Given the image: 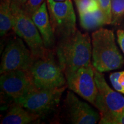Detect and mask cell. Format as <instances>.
Wrapping results in <instances>:
<instances>
[{"label":"cell","mask_w":124,"mask_h":124,"mask_svg":"<svg viewBox=\"0 0 124 124\" xmlns=\"http://www.w3.org/2000/svg\"><path fill=\"white\" fill-rule=\"evenodd\" d=\"M32 19L39 31L45 46L48 48L54 44L55 38L46 1L32 15Z\"/></svg>","instance_id":"obj_12"},{"label":"cell","mask_w":124,"mask_h":124,"mask_svg":"<svg viewBox=\"0 0 124 124\" xmlns=\"http://www.w3.org/2000/svg\"><path fill=\"white\" fill-rule=\"evenodd\" d=\"M98 93L94 106L100 111V124H111L114 118L124 111V97L107 83L102 72L94 67Z\"/></svg>","instance_id":"obj_3"},{"label":"cell","mask_w":124,"mask_h":124,"mask_svg":"<svg viewBox=\"0 0 124 124\" xmlns=\"http://www.w3.org/2000/svg\"><path fill=\"white\" fill-rule=\"evenodd\" d=\"M110 80L114 89L124 94V71L111 73Z\"/></svg>","instance_id":"obj_18"},{"label":"cell","mask_w":124,"mask_h":124,"mask_svg":"<svg viewBox=\"0 0 124 124\" xmlns=\"http://www.w3.org/2000/svg\"><path fill=\"white\" fill-rule=\"evenodd\" d=\"M28 72L33 84L39 89L60 88L66 83L64 72L51 52L35 59Z\"/></svg>","instance_id":"obj_4"},{"label":"cell","mask_w":124,"mask_h":124,"mask_svg":"<svg viewBox=\"0 0 124 124\" xmlns=\"http://www.w3.org/2000/svg\"><path fill=\"white\" fill-rule=\"evenodd\" d=\"M13 28L11 0H1L0 5V33L3 37Z\"/></svg>","instance_id":"obj_15"},{"label":"cell","mask_w":124,"mask_h":124,"mask_svg":"<svg viewBox=\"0 0 124 124\" xmlns=\"http://www.w3.org/2000/svg\"><path fill=\"white\" fill-rule=\"evenodd\" d=\"M65 77L70 89L94 105L98 89L94 78L93 64L65 74Z\"/></svg>","instance_id":"obj_9"},{"label":"cell","mask_w":124,"mask_h":124,"mask_svg":"<svg viewBox=\"0 0 124 124\" xmlns=\"http://www.w3.org/2000/svg\"><path fill=\"white\" fill-rule=\"evenodd\" d=\"M39 116L29 112L21 105L12 106L1 121V124H28L38 121Z\"/></svg>","instance_id":"obj_13"},{"label":"cell","mask_w":124,"mask_h":124,"mask_svg":"<svg viewBox=\"0 0 124 124\" xmlns=\"http://www.w3.org/2000/svg\"><path fill=\"white\" fill-rule=\"evenodd\" d=\"M58 62L64 74L91 64L92 46L88 33L77 30L62 38L57 47Z\"/></svg>","instance_id":"obj_1"},{"label":"cell","mask_w":124,"mask_h":124,"mask_svg":"<svg viewBox=\"0 0 124 124\" xmlns=\"http://www.w3.org/2000/svg\"><path fill=\"white\" fill-rule=\"evenodd\" d=\"M81 27L86 30H93L107 24L106 18L100 8L94 12L79 13Z\"/></svg>","instance_id":"obj_14"},{"label":"cell","mask_w":124,"mask_h":124,"mask_svg":"<svg viewBox=\"0 0 124 124\" xmlns=\"http://www.w3.org/2000/svg\"><path fill=\"white\" fill-rule=\"evenodd\" d=\"M95 1H97V2H99V0H95Z\"/></svg>","instance_id":"obj_25"},{"label":"cell","mask_w":124,"mask_h":124,"mask_svg":"<svg viewBox=\"0 0 124 124\" xmlns=\"http://www.w3.org/2000/svg\"><path fill=\"white\" fill-rule=\"evenodd\" d=\"M65 103L70 121L72 124H95L100 120V114L88 103L80 101L71 91L67 92Z\"/></svg>","instance_id":"obj_11"},{"label":"cell","mask_w":124,"mask_h":124,"mask_svg":"<svg viewBox=\"0 0 124 124\" xmlns=\"http://www.w3.org/2000/svg\"><path fill=\"white\" fill-rule=\"evenodd\" d=\"M92 64L98 71L106 72L120 69L124 59L118 49L112 31L101 28L92 34Z\"/></svg>","instance_id":"obj_2"},{"label":"cell","mask_w":124,"mask_h":124,"mask_svg":"<svg viewBox=\"0 0 124 124\" xmlns=\"http://www.w3.org/2000/svg\"><path fill=\"white\" fill-rule=\"evenodd\" d=\"M27 1V0H11V4L15 5L18 7L23 8Z\"/></svg>","instance_id":"obj_23"},{"label":"cell","mask_w":124,"mask_h":124,"mask_svg":"<svg viewBox=\"0 0 124 124\" xmlns=\"http://www.w3.org/2000/svg\"><path fill=\"white\" fill-rule=\"evenodd\" d=\"M100 8L106 18L107 24L111 23V0H99Z\"/></svg>","instance_id":"obj_20"},{"label":"cell","mask_w":124,"mask_h":124,"mask_svg":"<svg viewBox=\"0 0 124 124\" xmlns=\"http://www.w3.org/2000/svg\"><path fill=\"white\" fill-rule=\"evenodd\" d=\"M111 23L113 25L120 23L124 17V0H111Z\"/></svg>","instance_id":"obj_16"},{"label":"cell","mask_w":124,"mask_h":124,"mask_svg":"<svg viewBox=\"0 0 124 124\" xmlns=\"http://www.w3.org/2000/svg\"><path fill=\"white\" fill-rule=\"evenodd\" d=\"M117 41L120 45V48H121L122 52L124 54V30H119L117 31Z\"/></svg>","instance_id":"obj_21"},{"label":"cell","mask_w":124,"mask_h":124,"mask_svg":"<svg viewBox=\"0 0 124 124\" xmlns=\"http://www.w3.org/2000/svg\"><path fill=\"white\" fill-rule=\"evenodd\" d=\"M56 1H64L65 0H55Z\"/></svg>","instance_id":"obj_24"},{"label":"cell","mask_w":124,"mask_h":124,"mask_svg":"<svg viewBox=\"0 0 124 124\" xmlns=\"http://www.w3.org/2000/svg\"><path fill=\"white\" fill-rule=\"evenodd\" d=\"M35 60L21 38L15 37L9 40L3 52L0 73L14 70L28 71Z\"/></svg>","instance_id":"obj_7"},{"label":"cell","mask_w":124,"mask_h":124,"mask_svg":"<svg viewBox=\"0 0 124 124\" xmlns=\"http://www.w3.org/2000/svg\"><path fill=\"white\" fill-rule=\"evenodd\" d=\"M14 32L27 43L35 59L43 58L50 51L45 46L41 36L32 17L21 8L11 4Z\"/></svg>","instance_id":"obj_5"},{"label":"cell","mask_w":124,"mask_h":124,"mask_svg":"<svg viewBox=\"0 0 124 124\" xmlns=\"http://www.w3.org/2000/svg\"><path fill=\"white\" fill-rule=\"evenodd\" d=\"M49 18L54 33L62 38L74 33L76 28V16L71 0L56 1L46 0Z\"/></svg>","instance_id":"obj_8"},{"label":"cell","mask_w":124,"mask_h":124,"mask_svg":"<svg viewBox=\"0 0 124 124\" xmlns=\"http://www.w3.org/2000/svg\"><path fill=\"white\" fill-rule=\"evenodd\" d=\"M66 88L65 86L52 89L36 88L24 98L15 101V103L40 117L52 110L58 105Z\"/></svg>","instance_id":"obj_6"},{"label":"cell","mask_w":124,"mask_h":124,"mask_svg":"<svg viewBox=\"0 0 124 124\" xmlns=\"http://www.w3.org/2000/svg\"><path fill=\"white\" fill-rule=\"evenodd\" d=\"M1 90L15 101L36 89L27 71L14 70L1 74Z\"/></svg>","instance_id":"obj_10"},{"label":"cell","mask_w":124,"mask_h":124,"mask_svg":"<svg viewBox=\"0 0 124 124\" xmlns=\"http://www.w3.org/2000/svg\"><path fill=\"white\" fill-rule=\"evenodd\" d=\"M44 2V0H27V2L21 8L32 17V15L40 8Z\"/></svg>","instance_id":"obj_19"},{"label":"cell","mask_w":124,"mask_h":124,"mask_svg":"<svg viewBox=\"0 0 124 124\" xmlns=\"http://www.w3.org/2000/svg\"><path fill=\"white\" fill-rule=\"evenodd\" d=\"M111 124H124V111L114 118Z\"/></svg>","instance_id":"obj_22"},{"label":"cell","mask_w":124,"mask_h":124,"mask_svg":"<svg viewBox=\"0 0 124 124\" xmlns=\"http://www.w3.org/2000/svg\"><path fill=\"white\" fill-rule=\"evenodd\" d=\"M77 5L78 13L94 12L100 8L99 2L95 0H74Z\"/></svg>","instance_id":"obj_17"}]
</instances>
